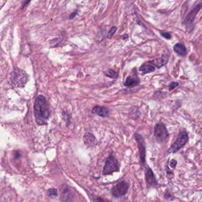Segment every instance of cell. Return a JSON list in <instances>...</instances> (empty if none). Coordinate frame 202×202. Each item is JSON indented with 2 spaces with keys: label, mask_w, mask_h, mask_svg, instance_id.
I'll use <instances>...</instances> for the list:
<instances>
[{
  "label": "cell",
  "mask_w": 202,
  "mask_h": 202,
  "mask_svg": "<svg viewBox=\"0 0 202 202\" xmlns=\"http://www.w3.org/2000/svg\"><path fill=\"white\" fill-rule=\"evenodd\" d=\"M174 51L180 56H184L187 54V49L184 44L182 43H176L173 47Z\"/></svg>",
  "instance_id": "13"
},
{
  "label": "cell",
  "mask_w": 202,
  "mask_h": 202,
  "mask_svg": "<svg viewBox=\"0 0 202 202\" xmlns=\"http://www.w3.org/2000/svg\"><path fill=\"white\" fill-rule=\"evenodd\" d=\"M120 170V164L117 158L110 154L106 159L103 170V174L104 176L110 175L114 173L119 172Z\"/></svg>",
  "instance_id": "2"
},
{
  "label": "cell",
  "mask_w": 202,
  "mask_h": 202,
  "mask_svg": "<svg viewBox=\"0 0 202 202\" xmlns=\"http://www.w3.org/2000/svg\"><path fill=\"white\" fill-rule=\"evenodd\" d=\"M96 202H109L108 201H106L101 198H100V197H98L96 199Z\"/></svg>",
  "instance_id": "22"
},
{
  "label": "cell",
  "mask_w": 202,
  "mask_h": 202,
  "mask_svg": "<svg viewBox=\"0 0 202 202\" xmlns=\"http://www.w3.org/2000/svg\"><path fill=\"white\" fill-rule=\"evenodd\" d=\"M11 80L14 85L23 87L27 80V75L24 71L16 68L12 72Z\"/></svg>",
  "instance_id": "8"
},
{
  "label": "cell",
  "mask_w": 202,
  "mask_h": 202,
  "mask_svg": "<svg viewBox=\"0 0 202 202\" xmlns=\"http://www.w3.org/2000/svg\"><path fill=\"white\" fill-rule=\"evenodd\" d=\"M177 164V161L174 159L171 160V161H170V166L172 168H174L176 167Z\"/></svg>",
  "instance_id": "21"
},
{
  "label": "cell",
  "mask_w": 202,
  "mask_h": 202,
  "mask_svg": "<svg viewBox=\"0 0 202 202\" xmlns=\"http://www.w3.org/2000/svg\"><path fill=\"white\" fill-rule=\"evenodd\" d=\"M134 136L138 145L141 165L144 167L146 164V145L144 138L139 133L135 132Z\"/></svg>",
  "instance_id": "4"
},
{
  "label": "cell",
  "mask_w": 202,
  "mask_h": 202,
  "mask_svg": "<svg viewBox=\"0 0 202 202\" xmlns=\"http://www.w3.org/2000/svg\"><path fill=\"white\" fill-rule=\"evenodd\" d=\"M104 74L108 77L109 78H113V79H116L118 77V73L116 72L115 71L109 68V69H107L106 71H104Z\"/></svg>",
  "instance_id": "16"
},
{
  "label": "cell",
  "mask_w": 202,
  "mask_h": 202,
  "mask_svg": "<svg viewBox=\"0 0 202 202\" xmlns=\"http://www.w3.org/2000/svg\"><path fill=\"white\" fill-rule=\"evenodd\" d=\"M130 184L125 180H122L114 186L111 189V195L115 198L125 196L129 189Z\"/></svg>",
  "instance_id": "5"
},
{
  "label": "cell",
  "mask_w": 202,
  "mask_h": 202,
  "mask_svg": "<svg viewBox=\"0 0 202 202\" xmlns=\"http://www.w3.org/2000/svg\"><path fill=\"white\" fill-rule=\"evenodd\" d=\"M154 137L158 142H164L169 138V133L164 124L158 123L154 127Z\"/></svg>",
  "instance_id": "6"
},
{
  "label": "cell",
  "mask_w": 202,
  "mask_h": 202,
  "mask_svg": "<svg viewBox=\"0 0 202 202\" xmlns=\"http://www.w3.org/2000/svg\"><path fill=\"white\" fill-rule=\"evenodd\" d=\"M145 179L146 182L149 187H155L158 184L153 171L149 167H148L145 170Z\"/></svg>",
  "instance_id": "9"
},
{
  "label": "cell",
  "mask_w": 202,
  "mask_h": 202,
  "mask_svg": "<svg viewBox=\"0 0 202 202\" xmlns=\"http://www.w3.org/2000/svg\"><path fill=\"white\" fill-rule=\"evenodd\" d=\"M77 12H74V13H72V14H71V18L72 19V18H73L74 17H75V15H77Z\"/></svg>",
  "instance_id": "24"
},
{
  "label": "cell",
  "mask_w": 202,
  "mask_h": 202,
  "mask_svg": "<svg viewBox=\"0 0 202 202\" xmlns=\"http://www.w3.org/2000/svg\"><path fill=\"white\" fill-rule=\"evenodd\" d=\"M168 61V56L167 54L163 55L161 57L156 58L154 60L148 62L147 63L152 65V66H155L158 68H160L166 65Z\"/></svg>",
  "instance_id": "11"
},
{
  "label": "cell",
  "mask_w": 202,
  "mask_h": 202,
  "mask_svg": "<svg viewBox=\"0 0 202 202\" xmlns=\"http://www.w3.org/2000/svg\"><path fill=\"white\" fill-rule=\"evenodd\" d=\"M47 194L49 197L54 198L58 195V192L57 190L55 189H50L48 190Z\"/></svg>",
  "instance_id": "18"
},
{
  "label": "cell",
  "mask_w": 202,
  "mask_h": 202,
  "mask_svg": "<svg viewBox=\"0 0 202 202\" xmlns=\"http://www.w3.org/2000/svg\"><path fill=\"white\" fill-rule=\"evenodd\" d=\"M161 35L166 38V39H171V34H170V33L167 32V31H163V32H161Z\"/></svg>",
  "instance_id": "20"
},
{
  "label": "cell",
  "mask_w": 202,
  "mask_h": 202,
  "mask_svg": "<svg viewBox=\"0 0 202 202\" xmlns=\"http://www.w3.org/2000/svg\"><path fill=\"white\" fill-rule=\"evenodd\" d=\"M202 4L201 2L199 4H197L194 8L191 11V12L187 15L186 19L184 21V24L186 26V30L188 33H191L194 28L193 24L195 20V18L197 16V14L201 10L202 8Z\"/></svg>",
  "instance_id": "7"
},
{
  "label": "cell",
  "mask_w": 202,
  "mask_h": 202,
  "mask_svg": "<svg viewBox=\"0 0 202 202\" xmlns=\"http://www.w3.org/2000/svg\"><path fill=\"white\" fill-rule=\"evenodd\" d=\"M83 139L85 145L89 148L95 147L97 145V140L96 138L93 134L90 132H87L84 135Z\"/></svg>",
  "instance_id": "10"
},
{
  "label": "cell",
  "mask_w": 202,
  "mask_h": 202,
  "mask_svg": "<svg viewBox=\"0 0 202 202\" xmlns=\"http://www.w3.org/2000/svg\"><path fill=\"white\" fill-rule=\"evenodd\" d=\"M189 135L185 131H182L179 133L176 141L171 145L168 149V152L175 154L183 148L189 141Z\"/></svg>",
  "instance_id": "3"
},
{
  "label": "cell",
  "mask_w": 202,
  "mask_h": 202,
  "mask_svg": "<svg viewBox=\"0 0 202 202\" xmlns=\"http://www.w3.org/2000/svg\"><path fill=\"white\" fill-rule=\"evenodd\" d=\"M128 37V34H124L123 35H122V38L123 39V40H125V39H127Z\"/></svg>",
  "instance_id": "23"
},
{
  "label": "cell",
  "mask_w": 202,
  "mask_h": 202,
  "mask_svg": "<svg viewBox=\"0 0 202 202\" xmlns=\"http://www.w3.org/2000/svg\"><path fill=\"white\" fill-rule=\"evenodd\" d=\"M91 113L92 114L98 115L101 117H107L109 115V111L106 107L99 106H96L93 107Z\"/></svg>",
  "instance_id": "12"
},
{
  "label": "cell",
  "mask_w": 202,
  "mask_h": 202,
  "mask_svg": "<svg viewBox=\"0 0 202 202\" xmlns=\"http://www.w3.org/2000/svg\"><path fill=\"white\" fill-rule=\"evenodd\" d=\"M179 85V83L178 82H176V81L171 82L169 85V91H172L173 90L177 87Z\"/></svg>",
  "instance_id": "19"
},
{
  "label": "cell",
  "mask_w": 202,
  "mask_h": 202,
  "mask_svg": "<svg viewBox=\"0 0 202 202\" xmlns=\"http://www.w3.org/2000/svg\"><path fill=\"white\" fill-rule=\"evenodd\" d=\"M34 112L36 121L39 125L45 124L49 117V109L46 98L42 95L35 100Z\"/></svg>",
  "instance_id": "1"
},
{
  "label": "cell",
  "mask_w": 202,
  "mask_h": 202,
  "mask_svg": "<svg viewBox=\"0 0 202 202\" xmlns=\"http://www.w3.org/2000/svg\"><path fill=\"white\" fill-rule=\"evenodd\" d=\"M117 30V27L116 26H113L110 28V30L109 31L107 34V37L109 39H111L112 37H113V36L114 35V34L115 33V32Z\"/></svg>",
  "instance_id": "17"
},
{
  "label": "cell",
  "mask_w": 202,
  "mask_h": 202,
  "mask_svg": "<svg viewBox=\"0 0 202 202\" xmlns=\"http://www.w3.org/2000/svg\"><path fill=\"white\" fill-rule=\"evenodd\" d=\"M139 71H141L144 74H147L154 72L155 71V68L152 65L148 63H146L142 65L139 67Z\"/></svg>",
  "instance_id": "15"
},
{
  "label": "cell",
  "mask_w": 202,
  "mask_h": 202,
  "mask_svg": "<svg viewBox=\"0 0 202 202\" xmlns=\"http://www.w3.org/2000/svg\"><path fill=\"white\" fill-rule=\"evenodd\" d=\"M139 82H140V81L138 77H133L129 75L126 78L124 82V85L126 87H132L138 85Z\"/></svg>",
  "instance_id": "14"
}]
</instances>
